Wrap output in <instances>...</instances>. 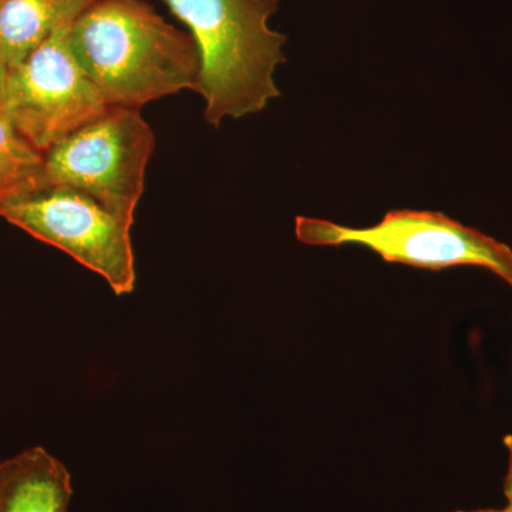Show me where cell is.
Here are the masks:
<instances>
[{"mask_svg": "<svg viewBox=\"0 0 512 512\" xmlns=\"http://www.w3.org/2000/svg\"><path fill=\"white\" fill-rule=\"evenodd\" d=\"M69 36L77 62L109 107L141 109L197 89L194 39L144 0H96L74 20Z\"/></svg>", "mask_w": 512, "mask_h": 512, "instance_id": "cell-1", "label": "cell"}, {"mask_svg": "<svg viewBox=\"0 0 512 512\" xmlns=\"http://www.w3.org/2000/svg\"><path fill=\"white\" fill-rule=\"evenodd\" d=\"M188 28L200 55L197 89L208 124L261 113L281 96L275 70L288 37L269 28L279 0H163Z\"/></svg>", "mask_w": 512, "mask_h": 512, "instance_id": "cell-2", "label": "cell"}, {"mask_svg": "<svg viewBox=\"0 0 512 512\" xmlns=\"http://www.w3.org/2000/svg\"><path fill=\"white\" fill-rule=\"evenodd\" d=\"M295 234L303 244L362 245L386 262L430 271L460 265L481 266L512 286V249L441 212L389 211L382 222L369 228H349L332 221L298 217Z\"/></svg>", "mask_w": 512, "mask_h": 512, "instance_id": "cell-3", "label": "cell"}, {"mask_svg": "<svg viewBox=\"0 0 512 512\" xmlns=\"http://www.w3.org/2000/svg\"><path fill=\"white\" fill-rule=\"evenodd\" d=\"M154 148L156 136L140 109L109 107L45 153L43 184L84 192L134 222Z\"/></svg>", "mask_w": 512, "mask_h": 512, "instance_id": "cell-4", "label": "cell"}, {"mask_svg": "<svg viewBox=\"0 0 512 512\" xmlns=\"http://www.w3.org/2000/svg\"><path fill=\"white\" fill-rule=\"evenodd\" d=\"M0 217L96 272L117 295L136 286L131 227L90 195L39 185L0 200Z\"/></svg>", "mask_w": 512, "mask_h": 512, "instance_id": "cell-5", "label": "cell"}, {"mask_svg": "<svg viewBox=\"0 0 512 512\" xmlns=\"http://www.w3.org/2000/svg\"><path fill=\"white\" fill-rule=\"evenodd\" d=\"M70 28L57 29L9 70L0 106L16 130L43 154L109 109L74 56Z\"/></svg>", "mask_w": 512, "mask_h": 512, "instance_id": "cell-6", "label": "cell"}, {"mask_svg": "<svg viewBox=\"0 0 512 512\" xmlns=\"http://www.w3.org/2000/svg\"><path fill=\"white\" fill-rule=\"evenodd\" d=\"M72 476L42 447L0 461V512H69Z\"/></svg>", "mask_w": 512, "mask_h": 512, "instance_id": "cell-7", "label": "cell"}, {"mask_svg": "<svg viewBox=\"0 0 512 512\" xmlns=\"http://www.w3.org/2000/svg\"><path fill=\"white\" fill-rule=\"evenodd\" d=\"M96 0H0V57L18 67L57 29L73 25Z\"/></svg>", "mask_w": 512, "mask_h": 512, "instance_id": "cell-8", "label": "cell"}, {"mask_svg": "<svg viewBox=\"0 0 512 512\" xmlns=\"http://www.w3.org/2000/svg\"><path fill=\"white\" fill-rule=\"evenodd\" d=\"M45 154L37 150L0 110V200L43 184Z\"/></svg>", "mask_w": 512, "mask_h": 512, "instance_id": "cell-9", "label": "cell"}, {"mask_svg": "<svg viewBox=\"0 0 512 512\" xmlns=\"http://www.w3.org/2000/svg\"><path fill=\"white\" fill-rule=\"evenodd\" d=\"M505 446L510 451V463H508L507 476H505L504 494L508 500V507L512 508V436L505 437Z\"/></svg>", "mask_w": 512, "mask_h": 512, "instance_id": "cell-10", "label": "cell"}, {"mask_svg": "<svg viewBox=\"0 0 512 512\" xmlns=\"http://www.w3.org/2000/svg\"><path fill=\"white\" fill-rule=\"evenodd\" d=\"M9 69L6 64L3 63L2 57H0V106H2L3 99H5L6 84H8Z\"/></svg>", "mask_w": 512, "mask_h": 512, "instance_id": "cell-11", "label": "cell"}, {"mask_svg": "<svg viewBox=\"0 0 512 512\" xmlns=\"http://www.w3.org/2000/svg\"><path fill=\"white\" fill-rule=\"evenodd\" d=\"M454 512H512L510 507L505 508V510H493V508H488V510H476V511H454Z\"/></svg>", "mask_w": 512, "mask_h": 512, "instance_id": "cell-12", "label": "cell"}, {"mask_svg": "<svg viewBox=\"0 0 512 512\" xmlns=\"http://www.w3.org/2000/svg\"><path fill=\"white\" fill-rule=\"evenodd\" d=\"M511 511H512V508H511Z\"/></svg>", "mask_w": 512, "mask_h": 512, "instance_id": "cell-13", "label": "cell"}]
</instances>
